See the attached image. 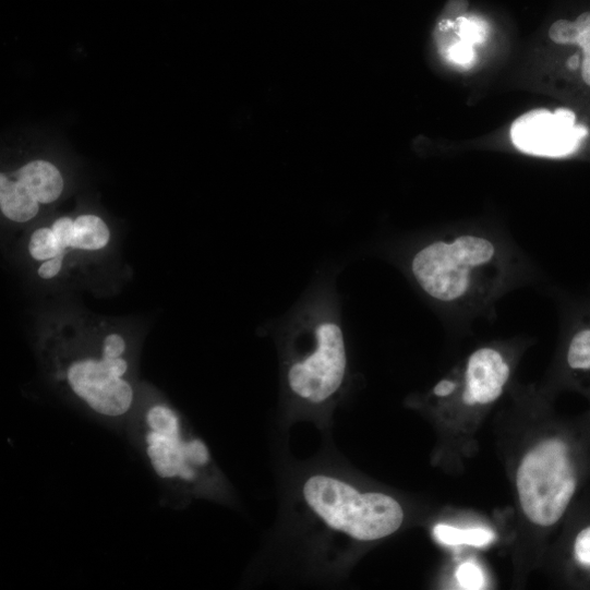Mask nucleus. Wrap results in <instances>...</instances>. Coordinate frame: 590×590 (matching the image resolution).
<instances>
[{"mask_svg": "<svg viewBox=\"0 0 590 590\" xmlns=\"http://www.w3.org/2000/svg\"><path fill=\"white\" fill-rule=\"evenodd\" d=\"M303 494L309 506L333 529L359 541H374L397 531L404 521L400 504L383 493H360L327 475L306 481Z\"/></svg>", "mask_w": 590, "mask_h": 590, "instance_id": "obj_4", "label": "nucleus"}, {"mask_svg": "<svg viewBox=\"0 0 590 590\" xmlns=\"http://www.w3.org/2000/svg\"><path fill=\"white\" fill-rule=\"evenodd\" d=\"M128 346L124 338L118 334L109 335L104 341V354L106 360L124 358Z\"/></svg>", "mask_w": 590, "mask_h": 590, "instance_id": "obj_18", "label": "nucleus"}, {"mask_svg": "<svg viewBox=\"0 0 590 590\" xmlns=\"http://www.w3.org/2000/svg\"><path fill=\"white\" fill-rule=\"evenodd\" d=\"M574 24L576 45L581 48L583 58H590V12L580 15Z\"/></svg>", "mask_w": 590, "mask_h": 590, "instance_id": "obj_16", "label": "nucleus"}, {"mask_svg": "<svg viewBox=\"0 0 590 590\" xmlns=\"http://www.w3.org/2000/svg\"><path fill=\"white\" fill-rule=\"evenodd\" d=\"M494 242L474 234L438 239L410 252L406 268L416 286L440 304H462L494 278L501 266Z\"/></svg>", "mask_w": 590, "mask_h": 590, "instance_id": "obj_2", "label": "nucleus"}, {"mask_svg": "<svg viewBox=\"0 0 590 590\" xmlns=\"http://www.w3.org/2000/svg\"><path fill=\"white\" fill-rule=\"evenodd\" d=\"M581 77L585 84L590 87V58H583L582 60Z\"/></svg>", "mask_w": 590, "mask_h": 590, "instance_id": "obj_22", "label": "nucleus"}, {"mask_svg": "<svg viewBox=\"0 0 590 590\" xmlns=\"http://www.w3.org/2000/svg\"><path fill=\"white\" fill-rule=\"evenodd\" d=\"M578 67V58L577 57H574L570 61H569V68L571 70H575L577 69Z\"/></svg>", "mask_w": 590, "mask_h": 590, "instance_id": "obj_23", "label": "nucleus"}, {"mask_svg": "<svg viewBox=\"0 0 590 590\" xmlns=\"http://www.w3.org/2000/svg\"><path fill=\"white\" fill-rule=\"evenodd\" d=\"M435 539L446 545H472L482 547L490 544L495 534L486 528L460 529L449 525L438 523L433 530Z\"/></svg>", "mask_w": 590, "mask_h": 590, "instance_id": "obj_11", "label": "nucleus"}, {"mask_svg": "<svg viewBox=\"0 0 590 590\" xmlns=\"http://www.w3.org/2000/svg\"><path fill=\"white\" fill-rule=\"evenodd\" d=\"M567 363L576 371H590V326L577 332L568 347Z\"/></svg>", "mask_w": 590, "mask_h": 590, "instance_id": "obj_13", "label": "nucleus"}, {"mask_svg": "<svg viewBox=\"0 0 590 590\" xmlns=\"http://www.w3.org/2000/svg\"><path fill=\"white\" fill-rule=\"evenodd\" d=\"M110 237V230L101 218L93 215L81 216L75 221L72 248L98 251L108 245Z\"/></svg>", "mask_w": 590, "mask_h": 590, "instance_id": "obj_10", "label": "nucleus"}, {"mask_svg": "<svg viewBox=\"0 0 590 590\" xmlns=\"http://www.w3.org/2000/svg\"><path fill=\"white\" fill-rule=\"evenodd\" d=\"M456 577L463 589L475 590L482 589L484 586V576L481 568L471 562L461 564L456 571Z\"/></svg>", "mask_w": 590, "mask_h": 590, "instance_id": "obj_14", "label": "nucleus"}, {"mask_svg": "<svg viewBox=\"0 0 590 590\" xmlns=\"http://www.w3.org/2000/svg\"><path fill=\"white\" fill-rule=\"evenodd\" d=\"M19 181L40 204L58 201L64 190L59 169L47 161H34L17 173Z\"/></svg>", "mask_w": 590, "mask_h": 590, "instance_id": "obj_8", "label": "nucleus"}, {"mask_svg": "<svg viewBox=\"0 0 590 590\" xmlns=\"http://www.w3.org/2000/svg\"><path fill=\"white\" fill-rule=\"evenodd\" d=\"M74 226L75 221L67 217L57 220L53 225L52 230L63 250L72 248L73 245Z\"/></svg>", "mask_w": 590, "mask_h": 590, "instance_id": "obj_17", "label": "nucleus"}, {"mask_svg": "<svg viewBox=\"0 0 590 590\" xmlns=\"http://www.w3.org/2000/svg\"><path fill=\"white\" fill-rule=\"evenodd\" d=\"M510 136L514 145L525 154L562 158L578 150L588 130L576 125L575 115L567 109L554 113L534 110L513 124Z\"/></svg>", "mask_w": 590, "mask_h": 590, "instance_id": "obj_6", "label": "nucleus"}, {"mask_svg": "<svg viewBox=\"0 0 590 590\" xmlns=\"http://www.w3.org/2000/svg\"><path fill=\"white\" fill-rule=\"evenodd\" d=\"M549 36L556 45H576L575 24L567 21H558L550 28Z\"/></svg>", "mask_w": 590, "mask_h": 590, "instance_id": "obj_15", "label": "nucleus"}, {"mask_svg": "<svg viewBox=\"0 0 590 590\" xmlns=\"http://www.w3.org/2000/svg\"><path fill=\"white\" fill-rule=\"evenodd\" d=\"M156 478L170 491L190 492L212 463L207 445L164 400L136 405L123 429Z\"/></svg>", "mask_w": 590, "mask_h": 590, "instance_id": "obj_3", "label": "nucleus"}, {"mask_svg": "<svg viewBox=\"0 0 590 590\" xmlns=\"http://www.w3.org/2000/svg\"><path fill=\"white\" fill-rule=\"evenodd\" d=\"M63 256L64 255H60L47 261L39 269L40 277L44 279H51L58 276L63 266Z\"/></svg>", "mask_w": 590, "mask_h": 590, "instance_id": "obj_20", "label": "nucleus"}, {"mask_svg": "<svg viewBox=\"0 0 590 590\" xmlns=\"http://www.w3.org/2000/svg\"><path fill=\"white\" fill-rule=\"evenodd\" d=\"M29 251L37 261H49L65 254L55 231L49 228L39 229L33 234Z\"/></svg>", "mask_w": 590, "mask_h": 590, "instance_id": "obj_12", "label": "nucleus"}, {"mask_svg": "<svg viewBox=\"0 0 590 590\" xmlns=\"http://www.w3.org/2000/svg\"><path fill=\"white\" fill-rule=\"evenodd\" d=\"M510 375L504 357L493 348H481L468 359L462 400L468 406L497 400Z\"/></svg>", "mask_w": 590, "mask_h": 590, "instance_id": "obj_7", "label": "nucleus"}, {"mask_svg": "<svg viewBox=\"0 0 590 590\" xmlns=\"http://www.w3.org/2000/svg\"><path fill=\"white\" fill-rule=\"evenodd\" d=\"M456 388L457 384L455 382L444 380L434 387V394L437 397H446L449 396Z\"/></svg>", "mask_w": 590, "mask_h": 590, "instance_id": "obj_21", "label": "nucleus"}, {"mask_svg": "<svg viewBox=\"0 0 590 590\" xmlns=\"http://www.w3.org/2000/svg\"><path fill=\"white\" fill-rule=\"evenodd\" d=\"M39 202L17 180L0 177V207L9 219L24 224L34 219L40 209Z\"/></svg>", "mask_w": 590, "mask_h": 590, "instance_id": "obj_9", "label": "nucleus"}, {"mask_svg": "<svg viewBox=\"0 0 590 590\" xmlns=\"http://www.w3.org/2000/svg\"><path fill=\"white\" fill-rule=\"evenodd\" d=\"M576 559L585 565L590 566V527L579 532L575 541Z\"/></svg>", "mask_w": 590, "mask_h": 590, "instance_id": "obj_19", "label": "nucleus"}, {"mask_svg": "<svg viewBox=\"0 0 590 590\" xmlns=\"http://www.w3.org/2000/svg\"><path fill=\"white\" fill-rule=\"evenodd\" d=\"M521 508L535 525L551 526L563 516L576 489V478L559 440H547L522 459L516 477Z\"/></svg>", "mask_w": 590, "mask_h": 590, "instance_id": "obj_5", "label": "nucleus"}, {"mask_svg": "<svg viewBox=\"0 0 590 590\" xmlns=\"http://www.w3.org/2000/svg\"><path fill=\"white\" fill-rule=\"evenodd\" d=\"M290 350L286 380L291 393L318 405L347 378L348 358L341 305L333 279H320L280 322Z\"/></svg>", "mask_w": 590, "mask_h": 590, "instance_id": "obj_1", "label": "nucleus"}]
</instances>
